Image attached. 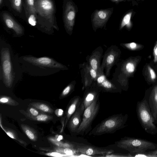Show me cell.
Returning <instances> with one entry per match:
<instances>
[{"label":"cell","instance_id":"6da1fadb","mask_svg":"<svg viewBox=\"0 0 157 157\" xmlns=\"http://www.w3.org/2000/svg\"><path fill=\"white\" fill-rule=\"evenodd\" d=\"M19 60L25 71L35 75H47L56 72L61 67L59 63L47 57L27 56L21 58Z\"/></svg>","mask_w":157,"mask_h":157},{"label":"cell","instance_id":"7a4b0ae2","mask_svg":"<svg viewBox=\"0 0 157 157\" xmlns=\"http://www.w3.org/2000/svg\"><path fill=\"white\" fill-rule=\"evenodd\" d=\"M128 118L127 114L119 113L112 115L97 124L89 133V136H100L115 133L126 126Z\"/></svg>","mask_w":157,"mask_h":157},{"label":"cell","instance_id":"3957f363","mask_svg":"<svg viewBox=\"0 0 157 157\" xmlns=\"http://www.w3.org/2000/svg\"><path fill=\"white\" fill-rule=\"evenodd\" d=\"M36 14L38 23L44 24L47 29L52 27L57 29L58 26L55 16L56 9L53 0H35Z\"/></svg>","mask_w":157,"mask_h":157},{"label":"cell","instance_id":"277c9868","mask_svg":"<svg viewBox=\"0 0 157 157\" xmlns=\"http://www.w3.org/2000/svg\"><path fill=\"white\" fill-rule=\"evenodd\" d=\"M118 147L128 151L131 157L134 154L145 152L149 150L157 149V144L140 138L125 136L115 142Z\"/></svg>","mask_w":157,"mask_h":157},{"label":"cell","instance_id":"5b68a950","mask_svg":"<svg viewBox=\"0 0 157 157\" xmlns=\"http://www.w3.org/2000/svg\"><path fill=\"white\" fill-rule=\"evenodd\" d=\"M136 112L139 121L142 128L147 133L151 135L157 133V127L149 106L148 99L144 98L137 102Z\"/></svg>","mask_w":157,"mask_h":157},{"label":"cell","instance_id":"8992f818","mask_svg":"<svg viewBox=\"0 0 157 157\" xmlns=\"http://www.w3.org/2000/svg\"><path fill=\"white\" fill-rule=\"evenodd\" d=\"M100 104L99 98H97L84 110L81 122L75 135H86L92 130V124L99 112Z\"/></svg>","mask_w":157,"mask_h":157},{"label":"cell","instance_id":"52a82bcc","mask_svg":"<svg viewBox=\"0 0 157 157\" xmlns=\"http://www.w3.org/2000/svg\"><path fill=\"white\" fill-rule=\"evenodd\" d=\"M1 55L2 81L5 85L10 87L15 80V76L9 48L2 46Z\"/></svg>","mask_w":157,"mask_h":157},{"label":"cell","instance_id":"ba28073f","mask_svg":"<svg viewBox=\"0 0 157 157\" xmlns=\"http://www.w3.org/2000/svg\"><path fill=\"white\" fill-rule=\"evenodd\" d=\"M74 147L79 154L89 156L101 155V156H104L113 153L114 151L111 149L104 148L80 144H76L74 145Z\"/></svg>","mask_w":157,"mask_h":157},{"label":"cell","instance_id":"9c48e42d","mask_svg":"<svg viewBox=\"0 0 157 157\" xmlns=\"http://www.w3.org/2000/svg\"><path fill=\"white\" fill-rule=\"evenodd\" d=\"M75 16V7L70 2H67L65 7L63 15L65 25L67 29L71 30L74 26Z\"/></svg>","mask_w":157,"mask_h":157},{"label":"cell","instance_id":"30bf717a","mask_svg":"<svg viewBox=\"0 0 157 157\" xmlns=\"http://www.w3.org/2000/svg\"><path fill=\"white\" fill-rule=\"evenodd\" d=\"M84 110L80 105L69 120L68 128L71 133L75 134L81 122Z\"/></svg>","mask_w":157,"mask_h":157},{"label":"cell","instance_id":"8fae6325","mask_svg":"<svg viewBox=\"0 0 157 157\" xmlns=\"http://www.w3.org/2000/svg\"><path fill=\"white\" fill-rule=\"evenodd\" d=\"M2 16L3 21L8 28L13 29L17 35L22 34L23 30L22 27L9 14L4 13Z\"/></svg>","mask_w":157,"mask_h":157},{"label":"cell","instance_id":"7c38bea8","mask_svg":"<svg viewBox=\"0 0 157 157\" xmlns=\"http://www.w3.org/2000/svg\"><path fill=\"white\" fill-rule=\"evenodd\" d=\"M82 101V98L79 96H75L71 100L66 111L65 126L66 125L71 116L80 106Z\"/></svg>","mask_w":157,"mask_h":157},{"label":"cell","instance_id":"4fadbf2b","mask_svg":"<svg viewBox=\"0 0 157 157\" xmlns=\"http://www.w3.org/2000/svg\"><path fill=\"white\" fill-rule=\"evenodd\" d=\"M147 99L155 123L157 118V85L154 87Z\"/></svg>","mask_w":157,"mask_h":157},{"label":"cell","instance_id":"5bb4252c","mask_svg":"<svg viewBox=\"0 0 157 157\" xmlns=\"http://www.w3.org/2000/svg\"><path fill=\"white\" fill-rule=\"evenodd\" d=\"M111 12L108 10H101L97 11L94 15L93 21L94 25L101 26L108 20Z\"/></svg>","mask_w":157,"mask_h":157},{"label":"cell","instance_id":"9a60e30c","mask_svg":"<svg viewBox=\"0 0 157 157\" xmlns=\"http://www.w3.org/2000/svg\"><path fill=\"white\" fill-rule=\"evenodd\" d=\"M99 98L97 93L94 91H89L84 96L80 105L85 110L97 98Z\"/></svg>","mask_w":157,"mask_h":157},{"label":"cell","instance_id":"2e32d148","mask_svg":"<svg viewBox=\"0 0 157 157\" xmlns=\"http://www.w3.org/2000/svg\"><path fill=\"white\" fill-rule=\"evenodd\" d=\"M30 105L44 112L52 113L53 110L48 105L42 103L34 102Z\"/></svg>","mask_w":157,"mask_h":157},{"label":"cell","instance_id":"e0dca14e","mask_svg":"<svg viewBox=\"0 0 157 157\" xmlns=\"http://www.w3.org/2000/svg\"><path fill=\"white\" fill-rule=\"evenodd\" d=\"M26 9L29 14L34 17L36 16L35 0H26Z\"/></svg>","mask_w":157,"mask_h":157},{"label":"cell","instance_id":"ac0fdd59","mask_svg":"<svg viewBox=\"0 0 157 157\" xmlns=\"http://www.w3.org/2000/svg\"><path fill=\"white\" fill-rule=\"evenodd\" d=\"M21 126L23 131L30 140L33 141L36 140L37 135L34 130L29 127L23 124L21 125Z\"/></svg>","mask_w":157,"mask_h":157},{"label":"cell","instance_id":"d6986e66","mask_svg":"<svg viewBox=\"0 0 157 157\" xmlns=\"http://www.w3.org/2000/svg\"><path fill=\"white\" fill-rule=\"evenodd\" d=\"M26 115L28 117L31 118L33 120L39 121H46L51 119L52 118L51 116L44 114H41L35 117L27 113Z\"/></svg>","mask_w":157,"mask_h":157},{"label":"cell","instance_id":"ffe728a7","mask_svg":"<svg viewBox=\"0 0 157 157\" xmlns=\"http://www.w3.org/2000/svg\"><path fill=\"white\" fill-rule=\"evenodd\" d=\"M12 8L19 13H21L22 10V0H10Z\"/></svg>","mask_w":157,"mask_h":157},{"label":"cell","instance_id":"44dd1931","mask_svg":"<svg viewBox=\"0 0 157 157\" xmlns=\"http://www.w3.org/2000/svg\"><path fill=\"white\" fill-rule=\"evenodd\" d=\"M132 14L131 12L126 14L124 17L122 21L121 28H123L125 25H129L130 24V19Z\"/></svg>","mask_w":157,"mask_h":157},{"label":"cell","instance_id":"7402d4cb","mask_svg":"<svg viewBox=\"0 0 157 157\" xmlns=\"http://www.w3.org/2000/svg\"><path fill=\"white\" fill-rule=\"evenodd\" d=\"M139 157H157V149L148 152L139 153Z\"/></svg>","mask_w":157,"mask_h":157},{"label":"cell","instance_id":"603a6c76","mask_svg":"<svg viewBox=\"0 0 157 157\" xmlns=\"http://www.w3.org/2000/svg\"><path fill=\"white\" fill-rule=\"evenodd\" d=\"M101 85L102 87L106 90H112L113 88L112 84L107 81H104Z\"/></svg>","mask_w":157,"mask_h":157},{"label":"cell","instance_id":"cb8c5ba5","mask_svg":"<svg viewBox=\"0 0 157 157\" xmlns=\"http://www.w3.org/2000/svg\"><path fill=\"white\" fill-rule=\"evenodd\" d=\"M135 66L134 64L132 62H128L126 65V69L127 71L129 73L133 72L135 70Z\"/></svg>","mask_w":157,"mask_h":157},{"label":"cell","instance_id":"d4e9b609","mask_svg":"<svg viewBox=\"0 0 157 157\" xmlns=\"http://www.w3.org/2000/svg\"><path fill=\"white\" fill-rule=\"evenodd\" d=\"M71 87L70 85L67 86L63 91L61 96L62 97H64L67 96L71 92Z\"/></svg>","mask_w":157,"mask_h":157},{"label":"cell","instance_id":"484cf974","mask_svg":"<svg viewBox=\"0 0 157 157\" xmlns=\"http://www.w3.org/2000/svg\"><path fill=\"white\" fill-rule=\"evenodd\" d=\"M27 111L28 113H28V114L33 116H36L38 115L39 114L38 111L33 108H28L27 110Z\"/></svg>","mask_w":157,"mask_h":157},{"label":"cell","instance_id":"4316f807","mask_svg":"<svg viewBox=\"0 0 157 157\" xmlns=\"http://www.w3.org/2000/svg\"><path fill=\"white\" fill-rule=\"evenodd\" d=\"M148 69L150 73L151 79L153 80L155 79L156 77V75L154 70L150 66L148 67Z\"/></svg>","mask_w":157,"mask_h":157},{"label":"cell","instance_id":"83f0119b","mask_svg":"<svg viewBox=\"0 0 157 157\" xmlns=\"http://www.w3.org/2000/svg\"><path fill=\"white\" fill-rule=\"evenodd\" d=\"M90 63L92 69L95 70H97L98 67V62L96 59H92L90 61Z\"/></svg>","mask_w":157,"mask_h":157},{"label":"cell","instance_id":"f1b7e54d","mask_svg":"<svg viewBox=\"0 0 157 157\" xmlns=\"http://www.w3.org/2000/svg\"><path fill=\"white\" fill-rule=\"evenodd\" d=\"M114 59V56L113 55H110L107 57L106 61L108 64H111L113 62Z\"/></svg>","mask_w":157,"mask_h":157},{"label":"cell","instance_id":"f546056e","mask_svg":"<svg viewBox=\"0 0 157 157\" xmlns=\"http://www.w3.org/2000/svg\"><path fill=\"white\" fill-rule=\"evenodd\" d=\"M128 47L132 50H135L137 48V45L134 42L130 43L128 44Z\"/></svg>","mask_w":157,"mask_h":157},{"label":"cell","instance_id":"4dcf8cb0","mask_svg":"<svg viewBox=\"0 0 157 157\" xmlns=\"http://www.w3.org/2000/svg\"><path fill=\"white\" fill-rule=\"evenodd\" d=\"M105 79V77L103 75L99 76L97 79V82L98 83L101 84Z\"/></svg>","mask_w":157,"mask_h":157},{"label":"cell","instance_id":"1f68e13d","mask_svg":"<svg viewBox=\"0 0 157 157\" xmlns=\"http://www.w3.org/2000/svg\"><path fill=\"white\" fill-rule=\"evenodd\" d=\"M90 74L91 77L94 78H95L97 76L96 72L94 69H92L90 70Z\"/></svg>","mask_w":157,"mask_h":157},{"label":"cell","instance_id":"d6a6232c","mask_svg":"<svg viewBox=\"0 0 157 157\" xmlns=\"http://www.w3.org/2000/svg\"><path fill=\"white\" fill-rule=\"evenodd\" d=\"M0 101L1 103H7L9 101V99L5 97L2 98L0 99Z\"/></svg>","mask_w":157,"mask_h":157},{"label":"cell","instance_id":"836d02e7","mask_svg":"<svg viewBox=\"0 0 157 157\" xmlns=\"http://www.w3.org/2000/svg\"><path fill=\"white\" fill-rule=\"evenodd\" d=\"M154 52L155 55V60L157 61V45L155 46L154 49Z\"/></svg>","mask_w":157,"mask_h":157},{"label":"cell","instance_id":"e575fe53","mask_svg":"<svg viewBox=\"0 0 157 157\" xmlns=\"http://www.w3.org/2000/svg\"><path fill=\"white\" fill-rule=\"evenodd\" d=\"M57 113H56V114L58 115V116H60L62 115L63 113V111L61 109H59L58 110Z\"/></svg>","mask_w":157,"mask_h":157},{"label":"cell","instance_id":"d590c367","mask_svg":"<svg viewBox=\"0 0 157 157\" xmlns=\"http://www.w3.org/2000/svg\"><path fill=\"white\" fill-rule=\"evenodd\" d=\"M50 155L52 156H55V157H58L61 154L59 153H58L57 152H52V153Z\"/></svg>","mask_w":157,"mask_h":157},{"label":"cell","instance_id":"8d00e7d4","mask_svg":"<svg viewBox=\"0 0 157 157\" xmlns=\"http://www.w3.org/2000/svg\"><path fill=\"white\" fill-rule=\"evenodd\" d=\"M6 133L11 138L14 139H15L12 132H6Z\"/></svg>","mask_w":157,"mask_h":157},{"label":"cell","instance_id":"74e56055","mask_svg":"<svg viewBox=\"0 0 157 157\" xmlns=\"http://www.w3.org/2000/svg\"><path fill=\"white\" fill-rule=\"evenodd\" d=\"M62 138L63 136L61 135H60L58 136L57 140L58 141H59L60 140H62Z\"/></svg>","mask_w":157,"mask_h":157},{"label":"cell","instance_id":"f35d334b","mask_svg":"<svg viewBox=\"0 0 157 157\" xmlns=\"http://www.w3.org/2000/svg\"><path fill=\"white\" fill-rule=\"evenodd\" d=\"M3 0H0V5H1L2 3Z\"/></svg>","mask_w":157,"mask_h":157},{"label":"cell","instance_id":"ab89813d","mask_svg":"<svg viewBox=\"0 0 157 157\" xmlns=\"http://www.w3.org/2000/svg\"><path fill=\"white\" fill-rule=\"evenodd\" d=\"M111 0L114 1V2H118V1H119L121 0Z\"/></svg>","mask_w":157,"mask_h":157},{"label":"cell","instance_id":"60d3db41","mask_svg":"<svg viewBox=\"0 0 157 157\" xmlns=\"http://www.w3.org/2000/svg\"><path fill=\"white\" fill-rule=\"evenodd\" d=\"M155 123H157V120L156 121H155Z\"/></svg>","mask_w":157,"mask_h":157}]
</instances>
